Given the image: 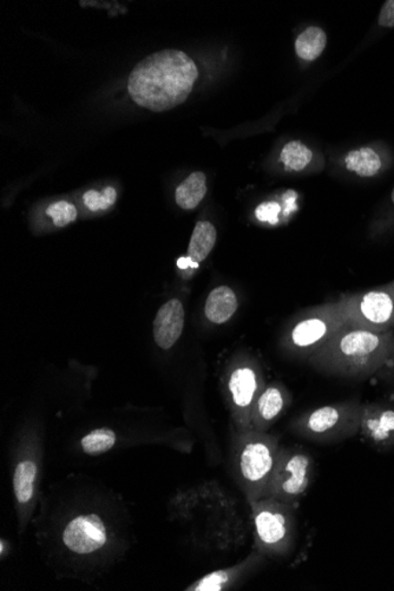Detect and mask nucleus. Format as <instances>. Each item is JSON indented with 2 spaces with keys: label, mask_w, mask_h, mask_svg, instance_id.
Here are the masks:
<instances>
[{
  "label": "nucleus",
  "mask_w": 394,
  "mask_h": 591,
  "mask_svg": "<svg viewBox=\"0 0 394 591\" xmlns=\"http://www.w3.org/2000/svg\"><path fill=\"white\" fill-rule=\"evenodd\" d=\"M323 375L364 380L394 363L393 331L372 332L345 325L307 359Z\"/></svg>",
  "instance_id": "1"
},
{
  "label": "nucleus",
  "mask_w": 394,
  "mask_h": 591,
  "mask_svg": "<svg viewBox=\"0 0 394 591\" xmlns=\"http://www.w3.org/2000/svg\"><path fill=\"white\" fill-rule=\"evenodd\" d=\"M197 77V65L187 54L162 50L135 66L128 90L136 105L163 113L187 101Z\"/></svg>",
  "instance_id": "2"
},
{
  "label": "nucleus",
  "mask_w": 394,
  "mask_h": 591,
  "mask_svg": "<svg viewBox=\"0 0 394 591\" xmlns=\"http://www.w3.org/2000/svg\"><path fill=\"white\" fill-rule=\"evenodd\" d=\"M279 446V439L267 432L234 431L231 471L248 503L268 497Z\"/></svg>",
  "instance_id": "3"
},
{
  "label": "nucleus",
  "mask_w": 394,
  "mask_h": 591,
  "mask_svg": "<svg viewBox=\"0 0 394 591\" xmlns=\"http://www.w3.org/2000/svg\"><path fill=\"white\" fill-rule=\"evenodd\" d=\"M345 325L338 301L306 308L287 325L280 347L293 359L307 360Z\"/></svg>",
  "instance_id": "4"
},
{
  "label": "nucleus",
  "mask_w": 394,
  "mask_h": 591,
  "mask_svg": "<svg viewBox=\"0 0 394 591\" xmlns=\"http://www.w3.org/2000/svg\"><path fill=\"white\" fill-rule=\"evenodd\" d=\"M364 404L358 399L320 406L303 413L290 423L298 437L314 443H338L360 432Z\"/></svg>",
  "instance_id": "5"
},
{
  "label": "nucleus",
  "mask_w": 394,
  "mask_h": 591,
  "mask_svg": "<svg viewBox=\"0 0 394 591\" xmlns=\"http://www.w3.org/2000/svg\"><path fill=\"white\" fill-rule=\"evenodd\" d=\"M254 548L266 557H286L297 541L294 505L272 497L252 502Z\"/></svg>",
  "instance_id": "6"
},
{
  "label": "nucleus",
  "mask_w": 394,
  "mask_h": 591,
  "mask_svg": "<svg viewBox=\"0 0 394 591\" xmlns=\"http://www.w3.org/2000/svg\"><path fill=\"white\" fill-rule=\"evenodd\" d=\"M223 385L234 431L250 430L253 406L266 387L263 368L252 357L234 358L224 372Z\"/></svg>",
  "instance_id": "7"
},
{
  "label": "nucleus",
  "mask_w": 394,
  "mask_h": 591,
  "mask_svg": "<svg viewBox=\"0 0 394 591\" xmlns=\"http://www.w3.org/2000/svg\"><path fill=\"white\" fill-rule=\"evenodd\" d=\"M337 301L348 326L379 333L394 330V282L342 294Z\"/></svg>",
  "instance_id": "8"
},
{
  "label": "nucleus",
  "mask_w": 394,
  "mask_h": 591,
  "mask_svg": "<svg viewBox=\"0 0 394 591\" xmlns=\"http://www.w3.org/2000/svg\"><path fill=\"white\" fill-rule=\"evenodd\" d=\"M314 478V460L305 450L279 446L268 497L296 505Z\"/></svg>",
  "instance_id": "9"
},
{
  "label": "nucleus",
  "mask_w": 394,
  "mask_h": 591,
  "mask_svg": "<svg viewBox=\"0 0 394 591\" xmlns=\"http://www.w3.org/2000/svg\"><path fill=\"white\" fill-rule=\"evenodd\" d=\"M66 552L76 557H90L101 553L112 542V527L96 512L77 513L66 520L61 533Z\"/></svg>",
  "instance_id": "10"
},
{
  "label": "nucleus",
  "mask_w": 394,
  "mask_h": 591,
  "mask_svg": "<svg viewBox=\"0 0 394 591\" xmlns=\"http://www.w3.org/2000/svg\"><path fill=\"white\" fill-rule=\"evenodd\" d=\"M39 475L40 454L36 449H27L18 454L13 467V485L21 526L28 524L35 508Z\"/></svg>",
  "instance_id": "11"
},
{
  "label": "nucleus",
  "mask_w": 394,
  "mask_h": 591,
  "mask_svg": "<svg viewBox=\"0 0 394 591\" xmlns=\"http://www.w3.org/2000/svg\"><path fill=\"white\" fill-rule=\"evenodd\" d=\"M359 434L377 450L394 448V395L364 404Z\"/></svg>",
  "instance_id": "12"
},
{
  "label": "nucleus",
  "mask_w": 394,
  "mask_h": 591,
  "mask_svg": "<svg viewBox=\"0 0 394 591\" xmlns=\"http://www.w3.org/2000/svg\"><path fill=\"white\" fill-rule=\"evenodd\" d=\"M292 401V393L282 383L268 384L253 406L250 426L253 430L267 432L276 420L285 415Z\"/></svg>",
  "instance_id": "13"
},
{
  "label": "nucleus",
  "mask_w": 394,
  "mask_h": 591,
  "mask_svg": "<svg viewBox=\"0 0 394 591\" xmlns=\"http://www.w3.org/2000/svg\"><path fill=\"white\" fill-rule=\"evenodd\" d=\"M266 556L257 550L252 553L243 562L233 567L220 569L198 578L193 585L187 587V591H223L233 589L243 579L248 578L250 574L261 568L264 563Z\"/></svg>",
  "instance_id": "14"
},
{
  "label": "nucleus",
  "mask_w": 394,
  "mask_h": 591,
  "mask_svg": "<svg viewBox=\"0 0 394 591\" xmlns=\"http://www.w3.org/2000/svg\"><path fill=\"white\" fill-rule=\"evenodd\" d=\"M186 313L179 299L165 302L154 321V340L162 350H171L181 338Z\"/></svg>",
  "instance_id": "15"
},
{
  "label": "nucleus",
  "mask_w": 394,
  "mask_h": 591,
  "mask_svg": "<svg viewBox=\"0 0 394 591\" xmlns=\"http://www.w3.org/2000/svg\"><path fill=\"white\" fill-rule=\"evenodd\" d=\"M239 308L237 294L228 286L214 288L205 305V319L213 325H224L234 317Z\"/></svg>",
  "instance_id": "16"
},
{
  "label": "nucleus",
  "mask_w": 394,
  "mask_h": 591,
  "mask_svg": "<svg viewBox=\"0 0 394 591\" xmlns=\"http://www.w3.org/2000/svg\"><path fill=\"white\" fill-rule=\"evenodd\" d=\"M207 194V177L204 173H190L175 191L176 203L180 208L193 210L205 198Z\"/></svg>",
  "instance_id": "17"
},
{
  "label": "nucleus",
  "mask_w": 394,
  "mask_h": 591,
  "mask_svg": "<svg viewBox=\"0 0 394 591\" xmlns=\"http://www.w3.org/2000/svg\"><path fill=\"white\" fill-rule=\"evenodd\" d=\"M217 238L216 228L209 221H200L195 225L193 235H191L189 247H188V258L195 264L200 265L208 255L211 254L215 246Z\"/></svg>",
  "instance_id": "18"
},
{
  "label": "nucleus",
  "mask_w": 394,
  "mask_h": 591,
  "mask_svg": "<svg viewBox=\"0 0 394 591\" xmlns=\"http://www.w3.org/2000/svg\"><path fill=\"white\" fill-rule=\"evenodd\" d=\"M345 167L363 179H370L381 173L382 161L372 148L364 147L349 151L345 157Z\"/></svg>",
  "instance_id": "19"
},
{
  "label": "nucleus",
  "mask_w": 394,
  "mask_h": 591,
  "mask_svg": "<svg viewBox=\"0 0 394 591\" xmlns=\"http://www.w3.org/2000/svg\"><path fill=\"white\" fill-rule=\"evenodd\" d=\"M327 36L323 29L311 27L305 30L296 42L298 56L304 61H315L325 50Z\"/></svg>",
  "instance_id": "20"
},
{
  "label": "nucleus",
  "mask_w": 394,
  "mask_h": 591,
  "mask_svg": "<svg viewBox=\"0 0 394 591\" xmlns=\"http://www.w3.org/2000/svg\"><path fill=\"white\" fill-rule=\"evenodd\" d=\"M313 161V153L300 141L287 143L280 155V162L286 173L304 172Z\"/></svg>",
  "instance_id": "21"
},
{
  "label": "nucleus",
  "mask_w": 394,
  "mask_h": 591,
  "mask_svg": "<svg viewBox=\"0 0 394 591\" xmlns=\"http://www.w3.org/2000/svg\"><path fill=\"white\" fill-rule=\"evenodd\" d=\"M116 443L117 435L115 432L106 427L96 428V430L84 435L82 441H80V449L88 456L97 457L115 448Z\"/></svg>",
  "instance_id": "22"
},
{
  "label": "nucleus",
  "mask_w": 394,
  "mask_h": 591,
  "mask_svg": "<svg viewBox=\"0 0 394 591\" xmlns=\"http://www.w3.org/2000/svg\"><path fill=\"white\" fill-rule=\"evenodd\" d=\"M117 193L115 188L106 187L103 191L89 190L84 194L83 201L91 212L109 209L115 205Z\"/></svg>",
  "instance_id": "23"
},
{
  "label": "nucleus",
  "mask_w": 394,
  "mask_h": 591,
  "mask_svg": "<svg viewBox=\"0 0 394 591\" xmlns=\"http://www.w3.org/2000/svg\"><path fill=\"white\" fill-rule=\"evenodd\" d=\"M46 214L53 219L54 225L60 228L72 224L77 219L76 207L66 201L53 203L46 209Z\"/></svg>",
  "instance_id": "24"
},
{
  "label": "nucleus",
  "mask_w": 394,
  "mask_h": 591,
  "mask_svg": "<svg viewBox=\"0 0 394 591\" xmlns=\"http://www.w3.org/2000/svg\"><path fill=\"white\" fill-rule=\"evenodd\" d=\"M280 212V206L275 202H267L263 203L257 207L256 210V215L257 219L263 221V223H278V215Z\"/></svg>",
  "instance_id": "25"
},
{
  "label": "nucleus",
  "mask_w": 394,
  "mask_h": 591,
  "mask_svg": "<svg viewBox=\"0 0 394 591\" xmlns=\"http://www.w3.org/2000/svg\"><path fill=\"white\" fill-rule=\"evenodd\" d=\"M379 25L384 28L394 27V0H388L379 14Z\"/></svg>",
  "instance_id": "26"
},
{
  "label": "nucleus",
  "mask_w": 394,
  "mask_h": 591,
  "mask_svg": "<svg viewBox=\"0 0 394 591\" xmlns=\"http://www.w3.org/2000/svg\"><path fill=\"white\" fill-rule=\"evenodd\" d=\"M178 266L181 269H186V268H193L197 269L198 267L197 264H195L193 260H191L190 258H181L178 261Z\"/></svg>",
  "instance_id": "27"
},
{
  "label": "nucleus",
  "mask_w": 394,
  "mask_h": 591,
  "mask_svg": "<svg viewBox=\"0 0 394 591\" xmlns=\"http://www.w3.org/2000/svg\"><path fill=\"white\" fill-rule=\"evenodd\" d=\"M391 371H392V376H393V380H394V363L391 365Z\"/></svg>",
  "instance_id": "28"
},
{
  "label": "nucleus",
  "mask_w": 394,
  "mask_h": 591,
  "mask_svg": "<svg viewBox=\"0 0 394 591\" xmlns=\"http://www.w3.org/2000/svg\"><path fill=\"white\" fill-rule=\"evenodd\" d=\"M391 198H392V203H393V205H394V188H393V190H392Z\"/></svg>",
  "instance_id": "29"
}]
</instances>
